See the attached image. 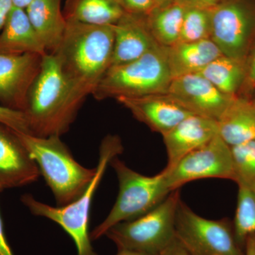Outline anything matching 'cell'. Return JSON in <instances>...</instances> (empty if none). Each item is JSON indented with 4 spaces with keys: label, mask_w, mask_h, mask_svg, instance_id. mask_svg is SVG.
Returning <instances> with one entry per match:
<instances>
[{
    "label": "cell",
    "mask_w": 255,
    "mask_h": 255,
    "mask_svg": "<svg viewBox=\"0 0 255 255\" xmlns=\"http://www.w3.org/2000/svg\"><path fill=\"white\" fill-rule=\"evenodd\" d=\"M118 157L110 162L118 178V196L107 218L90 233L91 241L105 236L109 230L118 223L146 214L172 192L164 169L156 175H143L128 167Z\"/></svg>",
    "instance_id": "obj_6"
},
{
    "label": "cell",
    "mask_w": 255,
    "mask_h": 255,
    "mask_svg": "<svg viewBox=\"0 0 255 255\" xmlns=\"http://www.w3.org/2000/svg\"><path fill=\"white\" fill-rule=\"evenodd\" d=\"M179 189L172 191L164 201L136 219L118 223L105 236L119 250H132L159 255L175 238V217L180 201Z\"/></svg>",
    "instance_id": "obj_7"
},
{
    "label": "cell",
    "mask_w": 255,
    "mask_h": 255,
    "mask_svg": "<svg viewBox=\"0 0 255 255\" xmlns=\"http://www.w3.org/2000/svg\"><path fill=\"white\" fill-rule=\"evenodd\" d=\"M164 169L172 191L198 179L234 180L231 147L219 135L184 156L172 168Z\"/></svg>",
    "instance_id": "obj_10"
},
{
    "label": "cell",
    "mask_w": 255,
    "mask_h": 255,
    "mask_svg": "<svg viewBox=\"0 0 255 255\" xmlns=\"http://www.w3.org/2000/svg\"><path fill=\"white\" fill-rule=\"evenodd\" d=\"M114 40L112 26L67 21L63 40L53 54L82 105L110 68Z\"/></svg>",
    "instance_id": "obj_1"
},
{
    "label": "cell",
    "mask_w": 255,
    "mask_h": 255,
    "mask_svg": "<svg viewBox=\"0 0 255 255\" xmlns=\"http://www.w3.org/2000/svg\"><path fill=\"white\" fill-rule=\"evenodd\" d=\"M172 80L167 48L158 46L138 59L110 67L92 95L100 101L166 93Z\"/></svg>",
    "instance_id": "obj_5"
},
{
    "label": "cell",
    "mask_w": 255,
    "mask_h": 255,
    "mask_svg": "<svg viewBox=\"0 0 255 255\" xmlns=\"http://www.w3.org/2000/svg\"><path fill=\"white\" fill-rule=\"evenodd\" d=\"M211 10L185 8L177 43L211 39Z\"/></svg>",
    "instance_id": "obj_26"
},
{
    "label": "cell",
    "mask_w": 255,
    "mask_h": 255,
    "mask_svg": "<svg viewBox=\"0 0 255 255\" xmlns=\"http://www.w3.org/2000/svg\"><path fill=\"white\" fill-rule=\"evenodd\" d=\"M63 11L66 21L96 26H112L125 13L116 0H66Z\"/></svg>",
    "instance_id": "obj_21"
},
{
    "label": "cell",
    "mask_w": 255,
    "mask_h": 255,
    "mask_svg": "<svg viewBox=\"0 0 255 255\" xmlns=\"http://www.w3.org/2000/svg\"><path fill=\"white\" fill-rule=\"evenodd\" d=\"M228 0H174V2L184 8H199L212 10Z\"/></svg>",
    "instance_id": "obj_30"
},
{
    "label": "cell",
    "mask_w": 255,
    "mask_h": 255,
    "mask_svg": "<svg viewBox=\"0 0 255 255\" xmlns=\"http://www.w3.org/2000/svg\"><path fill=\"white\" fill-rule=\"evenodd\" d=\"M16 132L36 162L58 206L71 204L86 191L97 172L78 163L60 136L38 137Z\"/></svg>",
    "instance_id": "obj_3"
},
{
    "label": "cell",
    "mask_w": 255,
    "mask_h": 255,
    "mask_svg": "<svg viewBox=\"0 0 255 255\" xmlns=\"http://www.w3.org/2000/svg\"><path fill=\"white\" fill-rule=\"evenodd\" d=\"M175 238L191 255H245L227 219H206L182 199L175 217Z\"/></svg>",
    "instance_id": "obj_8"
},
{
    "label": "cell",
    "mask_w": 255,
    "mask_h": 255,
    "mask_svg": "<svg viewBox=\"0 0 255 255\" xmlns=\"http://www.w3.org/2000/svg\"><path fill=\"white\" fill-rule=\"evenodd\" d=\"M251 100H252V102H253V103L254 104L255 107V90L254 92H253V95H252Z\"/></svg>",
    "instance_id": "obj_38"
},
{
    "label": "cell",
    "mask_w": 255,
    "mask_h": 255,
    "mask_svg": "<svg viewBox=\"0 0 255 255\" xmlns=\"http://www.w3.org/2000/svg\"><path fill=\"white\" fill-rule=\"evenodd\" d=\"M233 182L238 187L255 189V140L231 147Z\"/></svg>",
    "instance_id": "obj_25"
},
{
    "label": "cell",
    "mask_w": 255,
    "mask_h": 255,
    "mask_svg": "<svg viewBox=\"0 0 255 255\" xmlns=\"http://www.w3.org/2000/svg\"><path fill=\"white\" fill-rule=\"evenodd\" d=\"M123 151V144L118 135H107L101 143L95 177L86 191L68 205L54 207L36 200L31 194L21 197L23 204L32 214L51 220L68 233L75 243L78 255H97L92 248L89 233L92 202L111 161Z\"/></svg>",
    "instance_id": "obj_4"
},
{
    "label": "cell",
    "mask_w": 255,
    "mask_h": 255,
    "mask_svg": "<svg viewBox=\"0 0 255 255\" xmlns=\"http://www.w3.org/2000/svg\"><path fill=\"white\" fill-rule=\"evenodd\" d=\"M33 1V0H11L13 6L23 9H26Z\"/></svg>",
    "instance_id": "obj_35"
},
{
    "label": "cell",
    "mask_w": 255,
    "mask_h": 255,
    "mask_svg": "<svg viewBox=\"0 0 255 255\" xmlns=\"http://www.w3.org/2000/svg\"><path fill=\"white\" fill-rule=\"evenodd\" d=\"M0 124L15 132L30 134L27 118L24 112L0 105Z\"/></svg>",
    "instance_id": "obj_27"
},
{
    "label": "cell",
    "mask_w": 255,
    "mask_h": 255,
    "mask_svg": "<svg viewBox=\"0 0 255 255\" xmlns=\"http://www.w3.org/2000/svg\"><path fill=\"white\" fill-rule=\"evenodd\" d=\"M246 251L245 255H255V236H249L247 238L246 243Z\"/></svg>",
    "instance_id": "obj_34"
},
{
    "label": "cell",
    "mask_w": 255,
    "mask_h": 255,
    "mask_svg": "<svg viewBox=\"0 0 255 255\" xmlns=\"http://www.w3.org/2000/svg\"><path fill=\"white\" fill-rule=\"evenodd\" d=\"M223 55L211 39L177 43L167 48V60L172 78L199 73Z\"/></svg>",
    "instance_id": "obj_19"
},
{
    "label": "cell",
    "mask_w": 255,
    "mask_h": 255,
    "mask_svg": "<svg viewBox=\"0 0 255 255\" xmlns=\"http://www.w3.org/2000/svg\"><path fill=\"white\" fill-rule=\"evenodd\" d=\"M39 169L14 130L0 124V191L36 182Z\"/></svg>",
    "instance_id": "obj_13"
},
{
    "label": "cell",
    "mask_w": 255,
    "mask_h": 255,
    "mask_svg": "<svg viewBox=\"0 0 255 255\" xmlns=\"http://www.w3.org/2000/svg\"><path fill=\"white\" fill-rule=\"evenodd\" d=\"M26 53L43 56L48 53L32 26L26 10L14 6L0 31V54Z\"/></svg>",
    "instance_id": "obj_17"
},
{
    "label": "cell",
    "mask_w": 255,
    "mask_h": 255,
    "mask_svg": "<svg viewBox=\"0 0 255 255\" xmlns=\"http://www.w3.org/2000/svg\"><path fill=\"white\" fill-rule=\"evenodd\" d=\"M174 0H153L155 8H163L173 4Z\"/></svg>",
    "instance_id": "obj_36"
},
{
    "label": "cell",
    "mask_w": 255,
    "mask_h": 255,
    "mask_svg": "<svg viewBox=\"0 0 255 255\" xmlns=\"http://www.w3.org/2000/svg\"><path fill=\"white\" fill-rule=\"evenodd\" d=\"M13 7L14 6L11 0H0V31L4 27V23Z\"/></svg>",
    "instance_id": "obj_32"
},
{
    "label": "cell",
    "mask_w": 255,
    "mask_h": 255,
    "mask_svg": "<svg viewBox=\"0 0 255 255\" xmlns=\"http://www.w3.org/2000/svg\"><path fill=\"white\" fill-rule=\"evenodd\" d=\"M128 14L147 16L155 9L153 0H116Z\"/></svg>",
    "instance_id": "obj_29"
},
{
    "label": "cell",
    "mask_w": 255,
    "mask_h": 255,
    "mask_svg": "<svg viewBox=\"0 0 255 255\" xmlns=\"http://www.w3.org/2000/svg\"><path fill=\"white\" fill-rule=\"evenodd\" d=\"M62 0H33L26 11L32 26L53 54L59 47L66 29L67 21L61 9Z\"/></svg>",
    "instance_id": "obj_18"
},
{
    "label": "cell",
    "mask_w": 255,
    "mask_h": 255,
    "mask_svg": "<svg viewBox=\"0 0 255 255\" xmlns=\"http://www.w3.org/2000/svg\"><path fill=\"white\" fill-rule=\"evenodd\" d=\"M0 255H14L5 237L1 216H0Z\"/></svg>",
    "instance_id": "obj_33"
},
{
    "label": "cell",
    "mask_w": 255,
    "mask_h": 255,
    "mask_svg": "<svg viewBox=\"0 0 255 255\" xmlns=\"http://www.w3.org/2000/svg\"><path fill=\"white\" fill-rule=\"evenodd\" d=\"M233 231L240 246L249 236H255V189L238 187Z\"/></svg>",
    "instance_id": "obj_24"
},
{
    "label": "cell",
    "mask_w": 255,
    "mask_h": 255,
    "mask_svg": "<svg viewBox=\"0 0 255 255\" xmlns=\"http://www.w3.org/2000/svg\"><path fill=\"white\" fill-rule=\"evenodd\" d=\"M116 255H151L142 252L132 251V250H119Z\"/></svg>",
    "instance_id": "obj_37"
},
{
    "label": "cell",
    "mask_w": 255,
    "mask_h": 255,
    "mask_svg": "<svg viewBox=\"0 0 255 255\" xmlns=\"http://www.w3.org/2000/svg\"><path fill=\"white\" fill-rule=\"evenodd\" d=\"M211 39L223 55L245 62L255 37V0H228L211 10Z\"/></svg>",
    "instance_id": "obj_9"
},
{
    "label": "cell",
    "mask_w": 255,
    "mask_h": 255,
    "mask_svg": "<svg viewBox=\"0 0 255 255\" xmlns=\"http://www.w3.org/2000/svg\"><path fill=\"white\" fill-rule=\"evenodd\" d=\"M245 68L246 78L238 96L251 100L255 90V37L246 55Z\"/></svg>",
    "instance_id": "obj_28"
},
{
    "label": "cell",
    "mask_w": 255,
    "mask_h": 255,
    "mask_svg": "<svg viewBox=\"0 0 255 255\" xmlns=\"http://www.w3.org/2000/svg\"><path fill=\"white\" fill-rule=\"evenodd\" d=\"M219 135L216 121L191 115L162 135L167 155L166 169H170L182 157Z\"/></svg>",
    "instance_id": "obj_16"
},
{
    "label": "cell",
    "mask_w": 255,
    "mask_h": 255,
    "mask_svg": "<svg viewBox=\"0 0 255 255\" xmlns=\"http://www.w3.org/2000/svg\"><path fill=\"white\" fill-rule=\"evenodd\" d=\"M112 28L114 40L110 67L138 59L159 46L149 31L145 16L125 12Z\"/></svg>",
    "instance_id": "obj_15"
},
{
    "label": "cell",
    "mask_w": 255,
    "mask_h": 255,
    "mask_svg": "<svg viewBox=\"0 0 255 255\" xmlns=\"http://www.w3.org/2000/svg\"><path fill=\"white\" fill-rule=\"evenodd\" d=\"M117 100L137 120L162 135L187 117L194 115L167 93L122 97Z\"/></svg>",
    "instance_id": "obj_14"
},
{
    "label": "cell",
    "mask_w": 255,
    "mask_h": 255,
    "mask_svg": "<svg viewBox=\"0 0 255 255\" xmlns=\"http://www.w3.org/2000/svg\"><path fill=\"white\" fill-rule=\"evenodd\" d=\"M81 106L57 57L50 53L43 55L39 73L28 92L24 112L30 134L60 136L68 131Z\"/></svg>",
    "instance_id": "obj_2"
},
{
    "label": "cell",
    "mask_w": 255,
    "mask_h": 255,
    "mask_svg": "<svg viewBox=\"0 0 255 255\" xmlns=\"http://www.w3.org/2000/svg\"><path fill=\"white\" fill-rule=\"evenodd\" d=\"M166 93L191 114L216 122L237 97L223 93L199 73L172 79Z\"/></svg>",
    "instance_id": "obj_11"
},
{
    "label": "cell",
    "mask_w": 255,
    "mask_h": 255,
    "mask_svg": "<svg viewBox=\"0 0 255 255\" xmlns=\"http://www.w3.org/2000/svg\"><path fill=\"white\" fill-rule=\"evenodd\" d=\"M199 74L223 93L236 97L239 95L246 78L245 62L223 55Z\"/></svg>",
    "instance_id": "obj_22"
},
{
    "label": "cell",
    "mask_w": 255,
    "mask_h": 255,
    "mask_svg": "<svg viewBox=\"0 0 255 255\" xmlns=\"http://www.w3.org/2000/svg\"><path fill=\"white\" fill-rule=\"evenodd\" d=\"M41 55L0 54V102L24 112L28 92L41 69Z\"/></svg>",
    "instance_id": "obj_12"
},
{
    "label": "cell",
    "mask_w": 255,
    "mask_h": 255,
    "mask_svg": "<svg viewBox=\"0 0 255 255\" xmlns=\"http://www.w3.org/2000/svg\"><path fill=\"white\" fill-rule=\"evenodd\" d=\"M219 136L230 147L255 140V107L250 99L237 97L217 121Z\"/></svg>",
    "instance_id": "obj_20"
},
{
    "label": "cell",
    "mask_w": 255,
    "mask_h": 255,
    "mask_svg": "<svg viewBox=\"0 0 255 255\" xmlns=\"http://www.w3.org/2000/svg\"><path fill=\"white\" fill-rule=\"evenodd\" d=\"M159 255H191L179 241L174 238L173 241Z\"/></svg>",
    "instance_id": "obj_31"
},
{
    "label": "cell",
    "mask_w": 255,
    "mask_h": 255,
    "mask_svg": "<svg viewBox=\"0 0 255 255\" xmlns=\"http://www.w3.org/2000/svg\"><path fill=\"white\" fill-rule=\"evenodd\" d=\"M185 8L174 2L163 8H155L145 16L151 35L160 46L169 47L177 43L182 28Z\"/></svg>",
    "instance_id": "obj_23"
}]
</instances>
